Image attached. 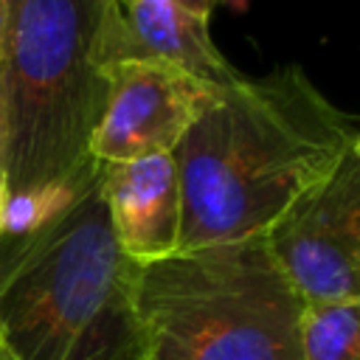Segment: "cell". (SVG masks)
Masks as SVG:
<instances>
[{"label":"cell","mask_w":360,"mask_h":360,"mask_svg":"<svg viewBox=\"0 0 360 360\" xmlns=\"http://www.w3.org/2000/svg\"><path fill=\"white\" fill-rule=\"evenodd\" d=\"M3 25H6V0H0V37H3Z\"/></svg>","instance_id":"obj_14"},{"label":"cell","mask_w":360,"mask_h":360,"mask_svg":"<svg viewBox=\"0 0 360 360\" xmlns=\"http://www.w3.org/2000/svg\"><path fill=\"white\" fill-rule=\"evenodd\" d=\"M104 0H6L0 172L8 194L79 174L107 82L90 51Z\"/></svg>","instance_id":"obj_3"},{"label":"cell","mask_w":360,"mask_h":360,"mask_svg":"<svg viewBox=\"0 0 360 360\" xmlns=\"http://www.w3.org/2000/svg\"><path fill=\"white\" fill-rule=\"evenodd\" d=\"M298 340L304 360H360V301L304 304Z\"/></svg>","instance_id":"obj_9"},{"label":"cell","mask_w":360,"mask_h":360,"mask_svg":"<svg viewBox=\"0 0 360 360\" xmlns=\"http://www.w3.org/2000/svg\"><path fill=\"white\" fill-rule=\"evenodd\" d=\"M93 169H96V160H90L79 174H73L68 180L6 194L3 214H0V236H22V233L39 228L42 222L53 219L62 208H68L73 202V197L79 194V188L84 186V180L90 177Z\"/></svg>","instance_id":"obj_10"},{"label":"cell","mask_w":360,"mask_h":360,"mask_svg":"<svg viewBox=\"0 0 360 360\" xmlns=\"http://www.w3.org/2000/svg\"><path fill=\"white\" fill-rule=\"evenodd\" d=\"M6 194H8V186H6V177L0 172V214H3V202H6Z\"/></svg>","instance_id":"obj_13"},{"label":"cell","mask_w":360,"mask_h":360,"mask_svg":"<svg viewBox=\"0 0 360 360\" xmlns=\"http://www.w3.org/2000/svg\"><path fill=\"white\" fill-rule=\"evenodd\" d=\"M208 20L174 0H104L90 59L96 70L149 62L214 84H233L242 73L214 45Z\"/></svg>","instance_id":"obj_7"},{"label":"cell","mask_w":360,"mask_h":360,"mask_svg":"<svg viewBox=\"0 0 360 360\" xmlns=\"http://www.w3.org/2000/svg\"><path fill=\"white\" fill-rule=\"evenodd\" d=\"M0 360H11V357H8L6 352H3V346H0Z\"/></svg>","instance_id":"obj_15"},{"label":"cell","mask_w":360,"mask_h":360,"mask_svg":"<svg viewBox=\"0 0 360 360\" xmlns=\"http://www.w3.org/2000/svg\"><path fill=\"white\" fill-rule=\"evenodd\" d=\"M217 3H225V6L233 8V11H245V8H248V0H217Z\"/></svg>","instance_id":"obj_12"},{"label":"cell","mask_w":360,"mask_h":360,"mask_svg":"<svg viewBox=\"0 0 360 360\" xmlns=\"http://www.w3.org/2000/svg\"><path fill=\"white\" fill-rule=\"evenodd\" d=\"M138 267L118 245L101 163L53 219L0 236V346L11 360H143Z\"/></svg>","instance_id":"obj_2"},{"label":"cell","mask_w":360,"mask_h":360,"mask_svg":"<svg viewBox=\"0 0 360 360\" xmlns=\"http://www.w3.org/2000/svg\"><path fill=\"white\" fill-rule=\"evenodd\" d=\"M143 360H304V301L264 233L138 267Z\"/></svg>","instance_id":"obj_4"},{"label":"cell","mask_w":360,"mask_h":360,"mask_svg":"<svg viewBox=\"0 0 360 360\" xmlns=\"http://www.w3.org/2000/svg\"><path fill=\"white\" fill-rule=\"evenodd\" d=\"M101 200L121 250L152 264L180 250V180L172 155L101 163Z\"/></svg>","instance_id":"obj_8"},{"label":"cell","mask_w":360,"mask_h":360,"mask_svg":"<svg viewBox=\"0 0 360 360\" xmlns=\"http://www.w3.org/2000/svg\"><path fill=\"white\" fill-rule=\"evenodd\" d=\"M107 96L90 135V158L124 163L146 155H172L188 127L228 84L149 62H124L101 70Z\"/></svg>","instance_id":"obj_6"},{"label":"cell","mask_w":360,"mask_h":360,"mask_svg":"<svg viewBox=\"0 0 360 360\" xmlns=\"http://www.w3.org/2000/svg\"><path fill=\"white\" fill-rule=\"evenodd\" d=\"M304 304L360 301V149L264 233Z\"/></svg>","instance_id":"obj_5"},{"label":"cell","mask_w":360,"mask_h":360,"mask_svg":"<svg viewBox=\"0 0 360 360\" xmlns=\"http://www.w3.org/2000/svg\"><path fill=\"white\" fill-rule=\"evenodd\" d=\"M174 3H180L183 8H188L194 14H202V17H211V11L217 6V0H174Z\"/></svg>","instance_id":"obj_11"},{"label":"cell","mask_w":360,"mask_h":360,"mask_svg":"<svg viewBox=\"0 0 360 360\" xmlns=\"http://www.w3.org/2000/svg\"><path fill=\"white\" fill-rule=\"evenodd\" d=\"M354 149L360 121L332 104L301 65L242 76L172 152L180 250L267 233Z\"/></svg>","instance_id":"obj_1"}]
</instances>
